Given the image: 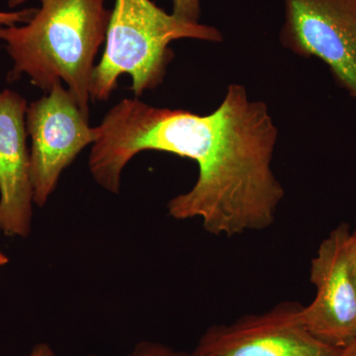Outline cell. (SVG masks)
Here are the masks:
<instances>
[{
  "instance_id": "6da1fadb",
  "label": "cell",
  "mask_w": 356,
  "mask_h": 356,
  "mask_svg": "<svg viewBox=\"0 0 356 356\" xmlns=\"http://www.w3.org/2000/svg\"><path fill=\"white\" fill-rule=\"evenodd\" d=\"M89 170L100 186L120 191L121 175L140 152L192 159L198 178L191 191L170 199L177 220L199 218L211 235L234 236L273 224L285 191L273 170L278 129L266 103L241 84H229L212 113L159 108L125 98L97 126Z\"/></svg>"
},
{
  "instance_id": "7a4b0ae2",
  "label": "cell",
  "mask_w": 356,
  "mask_h": 356,
  "mask_svg": "<svg viewBox=\"0 0 356 356\" xmlns=\"http://www.w3.org/2000/svg\"><path fill=\"white\" fill-rule=\"evenodd\" d=\"M27 1L9 0L8 4ZM38 1L41 6L25 24L0 26V41L13 62L8 81L25 74L46 93L62 81L88 117L95 60L111 17L107 0Z\"/></svg>"
},
{
  "instance_id": "3957f363",
  "label": "cell",
  "mask_w": 356,
  "mask_h": 356,
  "mask_svg": "<svg viewBox=\"0 0 356 356\" xmlns=\"http://www.w3.org/2000/svg\"><path fill=\"white\" fill-rule=\"evenodd\" d=\"M181 39L222 42V35L212 26L166 13L152 0H115L104 51L93 70L91 100L107 102L125 74L136 96L158 88L175 57L170 44Z\"/></svg>"
},
{
  "instance_id": "277c9868",
  "label": "cell",
  "mask_w": 356,
  "mask_h": 356,
  "mask_svg": "<svg viewBox=\"0 0 356 356\" xmlns=\"http://www.w3.org/2000/svg\"><path fill=\"white\" fill-rule=\"evenodd\" d=\"M26 130L31 137L30 168L34 203L43 207L65 168L98 138L69 89L57 81L49 92L28 105Z\"/></svg>"
},
{
  "instance_id": "5b68a950",
  "label": "cell",
  "mask_w": 356,
  "mask_h": 356,
  "mask_svg": "<svg viewBox=\"0 0 356 356\" xmlns=\"http://www.w3.org/2000/svg\"><path fill=\"white\" fill-rule=\"evenodd\" d=\"M280 42L302 58H317L356 99V0H282Z\"/></svg>"
},
{
  "instance_id": "8992f818",
  "label": "cell",
  "mask_w": 356,
  "mask_h": 356,
  "mask_svg": "<svg viewBox=\"0 0 356 356\" xmlns=\"http://www.w3.org/2000/svg\"><path fill=\"white\" fill-rule=\"evenodd\" d=\"M302 308L296 302H283L232 324L212 325L191 355L343 356V350L320 341L307 330Z\"/></svg>"
},
{
  "instance_id": "52a82bcc",
  "label": "cell",
  "mask_w": 356,
  "mask_h": 356,
  "mask_svg": "<svg viewBox=\"0 0 356 356\" xmlns=\"http://www.w3.org/2000/svg\"><path fill=\"white\" fill-rule=\"evenodd\" d=\"M346 222L332 229L311 261L315 298L302 308L304 325L320 341L346 350L356 339V283Z\"/></svg>"
},
{
  "instance_id": "ba28073f",
  "label": "cell",
  "mask_w": 356,
  "mask_h": 356,
  "mask_svg": "<svg viewBox=\"0 0 356 356\" xmlns=\"http://www.w3.org/2000/svg\"><path fill=\"white\" fill-rule=\"evenodd\" d=\"M27 102L15 91H0V232L31 233L34 191L27 147Z\"/></svg>"
},
{
  "instance_id": "9c48e42d",
  "label": "cell",
  "mask_w": 356,
  "mask_h": 356,
  "mask_svg": "<svg viewBox=\"0 0 356 356\" xmlns=\"http://www.w3.org/2000/svg\"><path fill=\"white\" fill-rule=\"evenodd\" d=\"M89 356H104L92 355ZM123 356H191V353L173 350L156 341H140L128 355Z\"/></svg>"
},
{
  "instance_id": "30bf717a",
  "label": "cell",
  "mask_w": 356,
  "mask_h": 356,
  "mask_svg": "<svg viewBox=\"0 0 356 356\" xmlns=\"http://www.w3.org/2000/svg\"><path fill=\"white\" fill-rule=\"evenodd\" d=\"M172 14L187 22L198 23L201 15L200 0H172Z\"/></svg>"
},
{
  "instance_id": "8fae6325",
  "label": "cell",
  "mask_w": 356,
  "mask_h": 356,
  "mask_svg": "<svg viewBox=\"0 0 356 356\" xmlns=\"http://www.w3.org/2000/svg\"><path fill=\"white\" fill-rule=\"evenodd\" d=\"M36 10V8H27L14 13L0 11V26H13L20 23L25 24L31 19Z\"/></svg>"
},
{
  "instance_id": "7c38bea8",
  "label": "cell",
  "mask_w": 356,
  "mask_h": 356,
  "mask_svg": "<svg viewBox=\"0 0 356 356\" xmlns=\"http://www.w3.org/2000/svg\"><path fill=\"white\" fill-rule=\"evenodd\" d=\"M26 356H57L48 343H38L32 348L29 355Z\"/></svg>"
},
{
  "instance_id": "4fadbf2b",
  "label": "cell",
  "mask_w": 356,
  "mask_h": 356,
  "mask_svg": "<svg viewBox=\"0 0 356 356\" xmlns=\"http://www.w3.org/2000/svg\"><path fill=\"white\" fill-rule=\"evenodd\" d=\"M350 257L353 277H355L356 283V227L353 231H351Z\"/></svg>"
},
{
  "instance_id": "5bb4252c",
  "label": "cell",
  "mask_w": 356,
  "mask_h": 356,
  "mask_svg": "<svg viewBox=\"0 0 356 356\" xmlns=\"http://www.w3.org/2000/svg\"><path fill=\"white\" fill-rule=\"evenodd\" d=\"M343 356H356V339L350 346L343 350Z\"/></svg>"
},
{
  "instance_id": "9a60e30c",
  "label": "cell",
  "mask_w": 356,
  "mask_h": 356,
  "mask_svg": "<svg viewBox=\"0 0 356 356\" xmlns=\"http://www.w3.org/2000/svg\"><path fill=\"white\" fill-rule=\"evenodd\" d=\"M8 262L9 259L7 257V255L4 254V252L0 250V267L6 266Z\"/></svg>"
}]
</instances>
